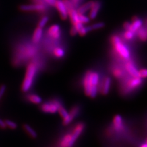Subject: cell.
Segmentation results:
<instances>
[{"label": "cell", "mask_w": 147, "mask_h": 147, "mask_svg": "<svg viewBox=\"0 0 147 147\" xmlns=\"http://www.w3.org/2000/svg\"><path fill=\"white\" fill-rule=\"evenodd\" d=\"M34 43L33 44L22 43L17 45L13 52V64L19 66L35 57L38 52V47Z\"/></svg>", "instance_id": "cell-1"}, {"label": "cell", "mask_w": 147, "mask_h": 147, "mask_svg": "<svg viewBox=\"0 0 147 147\" xmlns=\"http://www.w3.org/2000/svg\"><path fill=\"white\" fill-rule=\"evenodd\" d=\"M39 69L37 66L36 64L31 61L28 64L26 70L25 76L22 82L21 89L22 91L24 93H26L28 91L33 85L34 79L36 76Z\"/></svg>", "instance_id": "cell-2"}, {"label": "cell", "mask_w": 147, "mask_h": 147, "mask_svg": "<svg viewBox=\"0 0 147 147\" xmlns=\"http://www.w3.org/2000/svg\"><path fill=\"white\" fill-rule=\"evenodd\" d=\"M110 43L114 48V50L117 55L124 60L127 61L131 57V52L127 46L124 44L120 37L114 34L110 38Z\"/></svg>", "instance_id": "cell-3"}, {"label": "cell", "mask_w": 147, "mask_h": 147, "mask_svg": "<svg viewBox=\"0 0 147 147\" xmlns=\"http://www.w3.org/2000/svg\"><path fill=\"white\" fill-rule=\"evenodd\" d=\"M20 10L24 12H36L45 13L49 10V6L42 4L33 3L30 4H22L19 7Z\"/></svg>", "instance_id": "cell-4"}, {"label": "cell", "mask_w": 147, "mask_h": 147, "mask_svg": "<svg viewBox=\"0 0 147 147\" xmlns=\"http://www.w3.org/2000/svg\"><path fill=\"white\" fill-rule=\"evenodd\" d=\"M142 83H143V80L140 77H131V79L127 80L125 82V90L126 91H134L139 88Z\"/></svg>", "instance_id": "cell-5"}, {"label": "cell", "mask_w": 147, "mask_h": 147, "mask_svg": "<svg viewBox=\"0 0 147 147\" xmlns=\"http://www.w3.org/2000/svg\"><path fill=\"white\" fill-rule=\"evenodd\" d=\"M40 110L43 112L47 113H55L58 112L57 99H53L42 104L40 105Z\"/></svg>", "instance_id": "cell-6"}, {"label": "cell", "mask_w": 147, "mask_h": 147, "mask_svg": "<svg viewBox=\"0 0 147 147\" xmlns=\"http://www.w3.org/2000/svg\"><path fill=\"white\" fill-rule=\"evenodd\" d=\"M85 128V123L83 122L78 123L75 125L73 129L72 132H71V134H72L71 143H72V146L76 143V142L78 139V138H79L80 136V135L82 134V132L84 131Z\"/></svg>", "instance_id": "cell-7"}, {"label": "cell", "mask_w": 147, "mask_h": 147, "mask_svg": "<svg viewBox=\"0 0 147 147\" xmlns=\"http://www.w3.org/2000/svg\"><path fill=\"white\" fill-rule=\"evenodd\" d=\"M80 107L78 105H76L74 106L70 110V112H69L68 116L63 119V124L64 126H67L69 124H70L73 120L74 119L76 118L80 113Z\"/></svg>", "instance_id": "cell-8"}, {"label": "cell", "mask_w": 147, "mask_h": 147, "mask_svg": "<svg viewBox=\"0 0 147 147\" xmlns=\"http://www.w3.org/2000/svg\"><path fill=\"white\" fill-rule=\"evenodd\" d=\"M55 7L58 11L61 19L63 20H67L68 18L67 11L62 0H57Z\"/></svg>", "instance_id": "cell-9"}, {"label": "cell", "mask_w": 147, "mask_h": 147, "mask_svg": "<svg viewBox=\"0 0 147 147\" xmlns=\"http://www.w3.org/2000/svg\"><path fill=\"white\" fill-rule=\"evenodd\" d=\"M47 34L52 39H59L61 35L60 26L58 25H53L50 26L47 30Z\"/></svg>", "instance_id": "cell-10"}, {"label": "cell", "mask_w": 147, "mask_h": 147, "mask_svg": "<svg viewBox=\"0 0 147 147\" xmlns=\"http://www.w3.org/2000/svg\"><path fill=\"white\" fill-rule=\"evenodd\" d=\"M102 3L100 0H94L93 7L90 9L89 13V17L90 19L94 20L97 17L99 12L100 11L101 7H102Z\"/></svg>", "instance_id": "cell-11"}, {"label": "cell", "mask_w": 147, "mask_h": 147, "mask_svg": "<svg viewBox=\"0 0 147 147\" xmlns=\"http://www.w3.org/2000/svg\"><path fill=\"white\" fill-rule=\"evenodd\" d=\"M143 26V20L138 17H133L128 30L136 34L137 30Z\"/></svg>", "instance_id": "cell-12"}, {"label": "cell", "mask_w": 147, "mask_h": 147, "mask_svg": "<svg viewBox=\"0 0 147 147\" xmlns=\"http://www.w3.org/2000/svg\"><path fill=\"white\" fill-rule=\"evenodd\" d=\"M101 86H100V92L103 95H107L109 93L110 87H111L112 84V79L110 77H105L104 80L101 83Z\"/></svg>", "instance_id": "cell-13"}, {"label": "cell", "mask_w": 147, "mask_h": 147, "mask_svg": "<svg viewBox=\"0 0 147 147\" xmlns=\"http://www.w3.org/2000/svg\"><path fill=\"white\" fill-rule=\"evenodd\" d=\"M113 126L114 129L117 132H120L123 131L124 128L123 119L121 115H116L113 119Z\"/></svg>", "instance_id": "cell-14"}, {"label": "cell", "mask_w": 147, "mask_h": 147, "mask_svg": "<svg viewBox=\"0 0 147 147\" xmlns=\"http://www.w3.org/2000/svg\"><path fill=\"white\" fill-rule=\"evenodd\" d=\"M125 68L126 71L129 74L131 77H136L138 76V70L134 64L131 61H127L125 64Z\"/></svg>", "instance_id": "cell-15"}, {"label": "cell", "mask_w": 147, "mask_h": 147, "mask_svg": "<svg viewBox=\"0 0 147 147\" xmlns=\"http://www.w3.org/2000/svg\"><path fill=\"white\" fill-rule=\"evenodd\" d=\"M72 134L71 133H67L64 134L59 142V147H72Z\"/></svg>", "instance_id": "cell-16"}, {"label": "cell", "mask_w": 147, "mask_h": 147, "mask_svg": "<svg viewBox=\"0 0 147 147\" xmlns=\"http://www.w3.org/2000/svg\"><path fill=\"white\" fill-rule=\"evenodd\" d=\"M94 4V0L86 2L85 3L81 4V5L77 9V12L79 14H85L88 11H90L91 7H93Z\"/></svg>", "instance_id": "cell-17"}, {"label": "cell", "mask_w": 147, "mask_h": 147, "mask_svg": "<svg viewBox=\"0 0 147 147\" xmlns=\"http://www.w3.org/2000/svg\"><path fill=\"white\" fill-rule=\"evenodd\" d=\"M43 28L40 27H37L32 36V42L35 44H38L43 36Z\"/></svg>", "instance_id": "cell-18"}, {"label": "cell", "mask_w": 147, "mask_h": 147, "mask_svg": "<svg viewBox=\"0 0 147 147\" xmlns=\"http://www.w3.org/2000/svg\"><path fill=\"white\" fill-rule=\"evenodd\" d=\"M26 99L30 102L34 104H40L42 103V98L39 95L34 93H29L26 95Z\"/></svg>", "instance_id": "cell-19"}, {"label": "cell", "mask_w": 147, "mask_h": 147, "mask_svg": "<svg viewBox=\"0 0 147 147\" xmlns=\"http://www.w3.org/2000/svg\"><path fill=\"white\" fill-rule=\"evenodd\" d=\"M137 38L142 42H146L147 41V33L145 27L142 26L136 32Z\"/></svg>", "instance_id": "cell-20"}, {"label": "cell", "mask_w": 147, "mask_h": 147, "mask_svg": "<svg viewBox=\"0 0 147 147\" xmlns=\"http://www.w3.org/2000/svg\"><path fill=\"white\" fill-rule=\"evenodd\" d=\"M23 128H24V129L26 132V134L31 137L33 138V139H36L38 137V134H37L36 131L29 125L25 124L23 126Z\"/></svg>", "instance_id": "cell-21"}, {"label": "cell", "mask_w": 147, "mask_h": 147, "mask_svg": "<svg viewBox=\"0 0 147 147\" xmlns=\"http://www.w3.org/2000/svg\"><path fill=\"white\" fill-rule=\"evenodd\" d=\"M112 74L117 79H123L125 76V72L122 68L119 67H113L112 70Z\"/></svg>", "instance_id": "cell-22"}, {"label": "cell", "mask_w": 147, "mask_h": 147, "mask_svg": "<svg viewBox=\"0 0 147 147\" xmlns=\"http://www.w3.org/2000/svg\"><path fill=\"white\" fill-rule=\"evenodd\" d=\"M65 50L62 47H56L53 50V56L57 58H63L65 55Z\"/></svg>", "instance_id": "cell-23"}, {"label": "cell", "mask_w": 147, "mask_h": 147, "mask_svg": "<svg viewBox=\"0 0 147 147\" xmlns=\"http://www.w3.org/2000/svg\"><path fill=\"white\" fill-rule=\"evenodd\" d=\"M57 106H58V112L60 115V116L62 117L63 119L66 118L68 115L69 112L67 111V110L65 109L63 104L59 102L58 100H57Z\"/></svg>", "instance_id": "cell-24"}, {"label": "cell", "mask_w": 147, "mask_h": 147, "mask_svg": "<svg viewBox=\"0 0 147 147\" xmlns=\"http://www.w3.org/2000/svg\"><path fill=\"white\" fill-rule=\"evenodd\" d=\"M136 33H133V32L131 31L126 30L125 33H123V38L126 39V40H131L132 39H134Z\"/></svg>", "instance_id": "cell-25"}, {"label": "cell", "mask_w": 147, "mask_h": 147, "mask_svg": "<svg viewBox=\"0 0 147 147\" xmlns=\"http://www.w3.org/2000/svg\"><path fill=\"white\" fill-rule=\"evenodd\" d=\"M49 20V17L48 16H42V18H41L40 19L39 23H38V26L43 28L46 25H47Z\"/></svg>", "instance_id": "cell-26"}, {"label": "cell", "mask_w": 147, "mask_h": 147, "mask_svg": "<svg viewBox=\"0 0 147 147\" xmlns=\"http://www.w3.org/2000/svg\"><path fill=\"white\" fill-rule=\"evenodd\" d=\"M89 26H90L91 31H93V30H99V29L102 28L104 27L105 26V24L103 22H98Z\"/></svg>", "instance_id": "cell-27"}, {"label": "cell", "mask_w": 147, "mask_h": 147, "mask_svg": "<svg viewBox=\"0 0 147 147\" xmlns=\"http://www.w3.org/2000/svg\"><path fill=\"white\" fill-rule=\"evenodd\" d=\"M5 123L7 127L11 129L14 130V129H16L17 127V125L16 124V123L11 120V119H6Z\"/></svg>", "instance_id": "cell-28"}, {"label": "cell", "mask_w": 147, "mask_h": 147, "mask_svg": "<svg viewBox=\"0 0 147 147\" xmlns=\"http://www.w3.org/2000/svg\"><path fill=\"white\" fill-rule=\"evenodd\" d=\"M79 19L82 24L84 25L88 24L90 20V17L84 14H79Z\"/></svg>", "instance_id": "cell-29"}, {"label": "cell", "mask_w": 147, "mask_h": 147, "mask_svg": "<svg viewBox=\"0 0 147 147\" xmlns=\"http://www.w3.org/2000/svg\"><path fill=\"white\" fill-rule=\"evenodd\" d=\"M138 76L141 79H146L147 78V69L144 68L138 71Z\"/></svg>", "instance_id": "cell-30"}, {"label": "cell", "mask_w": 147, "mask_h": 147, "mask_svg": "<svg viewBox=\"0 0 147 147\" xmlns=\"http://www.w3.org/2000/svg\"><path fill=\"white\" fill-rule=\"evenodd\" d=\"M70 1L72 3L74 7L76 9H77L81 5V4L84 2V0H70Z\"/></svg>", "instance_id": "cell-31"}, {"label": "cell", "mask_w": 147, "mask_h": 147, "mask_svg": "<svg viewBox=\"0 0 147 147\" xmlns=\"http://www.w3.org/2000/svg\"><path fill=\"white\" fill-rule=\"evenodd\" d=\"M6 90V86L5 85H2L0 86V100H1L4 94H5Z\"/></svg>", "instance_id": "cell-32"}, {"label": "cell", "mask_w": 147, "mask_h": 147, "mask_svg": "<svg viewBox=\"0 0 147 147\" xmlns=\"http://www.w3.org/2000/svg\"><path fill=\"white\" fill-rule=\"evenodd\" d=\"M45 3L48 5L49 6L55 7V3H56L57 0H43Z\"/></svg>", "instance_id": "cell-33"}, {"label": "cell", "mask_w": 147, "mask_h": 147, "mask_svg": "<svg viewBox=\"0 0 147 147\" xmlns=\"http://www.w3.org/2000/svg\"><path fill=\"white\" fill-rule=\"evenodd\" d=\"M70 34L71 36H76L77 34H78V31L75 28L74 26H72L71 28V30H70Z\"/></svg>", "instance_id": "cell-34"}, {"label": "cell", "mask_w": 147, "mask_h": 147, "mask_svg": "<svg viewBox=\"0 0 147 147\" xmlns=\"http://www.w3.org/2000/svg\"><path fill=\"white\" fill-rule=\"evenodd\" d=\"M0 128L2 129H5L7 128L5 121L3 120L2 119H0Z\"/></svg>", "instance_id": "cell-35"}, {"label": "cell", "mask_w": 147, "mask_h": 147, "mask_svg": "<svg viewBox=\"0 0 147 147\" xmlns=\"http://www.w3.org/2000/svg\"><path fill=\"white\" fill-rule=\"evenodd\" d=\"M145 28L146 30V33H147V18H146V20H145Z\"/></svg>", "instance_id": "cell-36"}, {"label": "cell", "mask_w": 147, "mask_h": 147, "mask_svg": "<svg viewBox=\"0 0 147 147\" xmlns=\"http://www.w3.org/2000/svg\"><path fill=\"white\" fill-rule=\"evenodd\" d=\"M140 147H147V144L145 143V144H142L141 146H140Z\"/></svg>", "instance_id": "cell-37"}, {"label": "cell", "mask_w": 147, "mask_h": 147, "mask_svg": "<svg viewBox=\"0 0 147 147\" xmlns=\"http://www.w3.org/2000/svg\"><path fill=\"white\" fill-rule=\"evenodd\" d=\"M145 143L147 144V139H146V142H145Z\"/></svg>", "instance_id": "cell-38"}]
</instances>
